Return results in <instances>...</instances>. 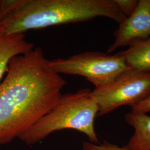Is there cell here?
<instances>
[{"label":"cell","instance_id":"8","mask_svg":"<svg viewBox=\"0 0 150 150\" xmlns=\"http://www.w3.org/2000/svg\"><path fill=\"white\" fill-rule=\"evenodd\" d=\"M127 123L134 129V134L125 147L128 150H150V116L147 114L127 113Z\"/></svg>","mask_w":150,"mask_h":150},{"label":"cell","instance_id":"3","mask_svg":"<svg viewBox=\"0 0 150 150\" xmlns=\"http://www.w3.org/2000/svg\"><path fill=\"white\" fill-rule=\"evenodd\" d=\"M98 112L96 101L88 88L62 95L54 108L18 139L28 145H35L55 131L77 130L86 135L90 142L98 144L94 122Z\"/></svg>","mask_w":150,"mask_h":150},{"label":"cell","instance_id":"6","mask_svg":"<svg viewBox=\"0 0 150 150\" xmlns=\"http://www.w3.org/2000/svg\"><path fill=\"white\" fill-rule=\"evenodd\" d=\"M113 43L107 53L147 40L150 37V0H139L134 13L119 24Z\"/></svg>","mask_w":150,"mask_h":150},{"label":"cell","instance_id":"5","mask_svg":"<svg viewBox=\"0 0 150 150\" xmlns=\"http://www.w3.org/2000/svg\"><path fill=\"white\" fill-rule=\"evenodd\" d=\"M91 95L98 107L97 116L132 106L150 96V72L131 69L107 86L95 88Z\"/></svg>","mask_w":150,"mask_h":150},{"label":"cell","instance_id":"4","mask_svg":"<svg viewBox=\"0 0 150 150\" xmlns=\"http://www.w3.org/2000/svg\"><path fill=\"white\" fill-rule=\"evenodd\" d=\"M48 66L60 75H79L100 88L116 80L131 69L121 56L87 51L67 59L48 60Z\"/></svg>","mask_w":150,"mask_h":150},{"label":"cell","instance_id":"12","mask_svg":"<svg viewBox=\"0 0 150 150\" xmlns=\"http://www.w3.org/2000/svg\"><path fill=\"white\" fill-rule=\"evenodd\" d=\"M131 112L146 114L150 112V96L146 99L131 106Z\"/></svg>","mask_w":150,"mask_h":150},{"label":"cell","instance_id":"10","mask_svg":"<svg viewBox=\"0 0 150 150\" xmlns=\"http://www.w3.org/2000/svg\"><path fill=\"white\" fill-rule=\"evenodd\" d=\"M82 147L83 150H128L125 146L120 147L106 141H104L103 144H94L91 142H83Z\"/></svg>","mask_w":150,"mask_h":150},{"label":"cell","instance_id":"9","mask_svg":"<svg viewBox=\"0 0 150 150\" xmlns=\"http://www.w3.org/2000/svg\"><path fill=\"white\" fill-rule=\"evenodd\" d=\"M117 54L123 57L131 69L150 72V37Z\"/></svg>","mask_w":150,"mask_h":150},{"label":"cell","instance_id":"1","mask_svg":"<svg viewBox=\"0 0 150 150\" xmlns=\"http://www.w3.org/2000/svg\"><path fill=\"white\" fill-rule=\"evenodd\" d=\"M67 83L39 47L13 57L0 82V145L18 138L50 112Z\"/></svg>","mask_w":150,"mask_h":150},{"label":"cell","instance_id":"11","mask_svg":"<svg viewBox=\"0 0 150 150\" xmlns=\"http://www.w3.org/2000/svg\"><path fill=\"white\" fill-rule=\"evenodd\" d=\"M115 2L127 17L131 16L134 12L138 5L139 1L137 0H115Z\"/></svg>","mask_w":150,"mask_h":150},{"label":"cell","instance_id":"2","mask_svg":"<svg viewBox=\"0 0 150 150\" xmlns=\"http://www.w3.org/2000/svg\"><path fill=\"white\" fill-rule=\"evenodd\" d=\"M105 17L118 24L126 18L115 0H0V28L9 35L88 21Z\"/></svg>","mask_w":150,"mask_h":150},{"label":"cell","instance_id":"7","mask_svg":"<svg viewBox=\"0 0 150 150\" xmlns=\"http://www.w3.org/2000/svg\"><path fill=\"white\" fill-rule=\"evenodd\" d=\"M33 48V43L27 41L25 34L9 35L0 28V82L6 74L10 60Z\"/></svg>","mask_w":150,"mask_h":150}]
</instances>
